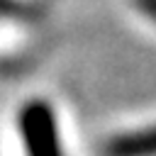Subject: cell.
<instances>
[{"label":"cell","instance_id":"6da1fadb","mask_svg":"<svg viewBox=\"0 0 156 156\" xmlns=\"http://www.w3.org/2000/svg\"><path fill=\"white\" fill-rule=\"evenodd\" d=\"M17 132L27 156H66L56 112L46 100L34 98L20 107Z\"/></svg>","mask_w":156,"mask_h":156},{"label":"cell","instance_id":"7a4b0ae2","mask_svg":"<svg viewBox=\"0 0 156 156\" xmlns=\"http://www.w3.org/2000/svg\"><path fill=\"white\" fill-rule=\"evenodd\" d=\"M100 151L102 156H156V124L110 136Z\"/></svg>","mask_w":156,"mask_h":156},{"label":"cell","instance_id":"3957f363","mask_svg":"<svg viewBox=\"0 0 156 156\" xmlns=\"http://www.w3.org/2000/svg\"><path fill=\"white\" fill-rule=\"evenodd\" d=\"M134 5H136V10H141L149 20L156 22V0H134Z\"/></svg>","mask_w":156,"mask_h":156}]
</instances>
